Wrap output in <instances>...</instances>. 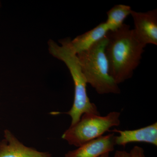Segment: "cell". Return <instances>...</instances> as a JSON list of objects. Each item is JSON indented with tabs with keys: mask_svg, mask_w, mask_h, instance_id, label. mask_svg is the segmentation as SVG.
I'll return each instance as SVG.
<instances>
[{
	"mask_svg": "<svg viewBox=\"0 0 157 157\" xmlns=\"http://www.w3.org/2000/svg\"><path fill=\"white\" fill-rule=\"evenodd\" d=\"M106 36L105 52L109 75L119 85L132 78L146 46L137 40L130 25L125 24L115 30L109 31Z\"/></svg>",
	"mask_w": 157,
	"mask_h": 157,
	"instance_id": "obj_1",
	"label": "cell"
},
{
	"mask_svg": "<svg viewBox=\"0 0 157 157\" xmlns=\"http://www.w3.org/2000/svg\"><path fill=\"white\" fill-rule=\"evenodd\" d=\"M70 39L60 42V46L50 40L48 43L49 52L55 57L64 62L70 70L74 84V98L73 106L67 114L71 118L70 125L79 121L84 113L99 115L100 113L95 104L92 103L88 96L86 78L82 71L76 54L70 45Z\"/></svg>",
	"mask_w": 157,
	"mask_h": 157,
	"instance_id": "obj_2",
	"label": "cell"
},
{
	"mask_svg": "<svg viewBox=\"0 0 157 157\" xmlns=\"http://www.w3.org/2000/svg\"><path fill=\"white\" fill-rule=\"evenodd\" d=\"M107 36L86 50L76 54L87 83L99 94H120L121 90L109 73L105 48Z\"/></svg>",
	"mask_w": 157,
	"mask_h": 157,
	"instance_id": "obj_3",
	"label": "cell"
},
{
	"mask_svg": "<svg viewBox=\"0 0 157 157\" xmlns=\"http://www.w3.org/2000/svg\"><path fill=\"white\" fill-rule=\"evenodd\" d=\"M120 112L112 111L105 116L84 113L78 122L69 127L62 136L70 145L78 147L103 136L120 125Z\"/></svg>",
	"mask_w": 157,
	"mask_h": 157,
	"instance_id": "obj_4",
	"label": "cell"
},
{
	"mask_svg": "<svg viewBox=\"0 0 157 157\" xmlns=\"http://www.w3.org/2000/svg\"><path fill=\"white\" fill-rule=\"evenodd\" d=\"M135 28L134 35L144 46L147 44L157 45V9L146 12H131Z\"/></svg>",
	"mask_w": 157,
	"mask_h": 157,
	"instance_id": "obj_5",
	"label": "cell"
},
{
	"mask_svg": "<svg viewBox=\"0 0 157 157\" xmlns=\"http://www.w3.org/2000/svg\"><path fill=\"white\" fill-rule=\"evenodd\" d=\"M115 136L114 133L103 135L68 151L65 157H100L110 153L115 148Z\"/></svg>",
	"mask_w": 157,
	"mask_h": 157,
	"instance_id": "obj_6",
	"label": "cell"
},
{
	"mask_svg": "<svg viewBox=\"0 0 157 157\" xmlns=\"http://www.w3.org/2000/svg\"><path fill=\"white\" fill-rule=\"evenodd\" d=\"M117 133L115 136L116 145L125 147L132 143H145L157 146V123L132 130H112Z\"/></svg>",
	"mask_w": 157,
	"mask_h": 157,
	"instance_id": "obj_7",
	"label": "cell"
},
{
	"mask_svg": "<svg viewBox=\"0 0 157 157\" xmlns=\"http://www.w3.org/2000/svg\"><path fill=\"white\" fill-rule=\"evenodd\" d=\"M0 157H52V155L25 146L10 131L6 130L4 139L0 142Z\"/></svg>",
	"mask_w": 157,
	"mask_h": 157,
	"instance_id": "obj_8",
	"label": "cell"
},
{
	"mask_svg": "<svg viewBox=\"0 0 157 157\" xmlns=\"http://www.w3.org/2000/svg\"><path fill=\"white\" fill-rule=\"evenodd\" d=\"M105 22L98 25L92 29L70 40L71 48L76 54L86 50L106 36L109 32Z\"/></svg>",
	"mask_w": 157,
	"mask_h": 157,
	"instance_id": "obj_9",
	"label": "cell"
},
{
	"mask_svg": "<svg viewBox=\"0 0 157 157\" xmlns=\"http://www.w3.org/2000/svg\"><path fill=\"white\" fill-rule=\"evenodd\" d=\"M132 11L130 6L120 4L115 5L107 11V18L105 22L109 31L115 30L121 26Z\"/></svg>",
	"mask_w": 157,
	"mask_h": 157,
	"instance_id": "obj_10",
	"label": "cell"
},
{
	"mask_svg": "<svg viewBox=\"0 0 157 157\" xmlns=\"http://www.w3.org/2000/svg\"><path fill=\"white\" fill-rule=\"evenodd\" d=\"M129 153L130 157H146L144 150L140 147L134 146Z\"/></svg>",
	"mask_w": 157,
	"mask_h": 157,
	"instance_id": "obj_11",
	"label": "cell"
},
{
	"mask_svg": "<svg viewBox=\"0 0 157 157\" xmlns=\"http://www.w3.org/2000/svg\"><path fill=\"white\" fill-rule=\"evenodd\" d=\"M114 157H130L129 153L125 151H117L115 152Z\"/></svg>",
	"mask_w": 157,
	"mask_h": 157,
	"instance_id": "obj_12",
	"label": "cell"
},
{
	"mask_svg": "<svg viewBox=\"0 0 157 157\" xmlns=\"http://www.w3.org/2000/svg\"><path fill=\"white\" fill-rule=\"evenodd\" d=\"M109 153H107L101 155L100 157H109Z\"/></svg>",
	"mask_w": 157,
	"mask_h": 157,
	"instance_id": "obj_13",
	"label": "cell"
}]
</instances>
